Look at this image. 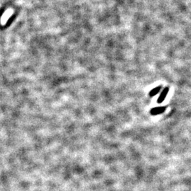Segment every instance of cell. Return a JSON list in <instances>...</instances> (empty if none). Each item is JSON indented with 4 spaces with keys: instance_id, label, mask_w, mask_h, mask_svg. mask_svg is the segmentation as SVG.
<instances>
[{
    "instance_id": "3",
    "label": "cell",
    "mask_w": 191,
    "mask_h": 191,
    "mask_svg": "<svg viewBox=\"0 0 191 191\" xmlns=\"http://www.w3.org/2000/svg\"><path fill=\"white\" fill-rule=\"evenodd\" d=\"M161 87H162L161 86H159V87H157L156 88H154V89H153L152 91L150 92V96H151V97H153V96L156 95V94H158L159 91H160V90L161 89Z\"/></svg>"
},
{
    "instance_id": "2",
    "label": "cell",
    "mask_w": 191,
    "mask_h": 191,
    "mask_svg": "<svg viewBox=\"0 0 191 191\" xmlns=\"http://www.w3.org/2000/svg\"><path fill=\"white\" fill-rule=\"evenodd\" d=\"M166 109V106H160V107H156V108H152L151 110L150 113L152 115H156L161 114V113H163L164 112Z\"/></svg>"
},
{
    "instance_id": "1",
    "label": "cell",
    "mask_w": 191,
    "mask_h": 191,
    "mask_svg": "<svg viewBox=\"0 0 191 191\" xmlns=\"http://www.w3.org/2000/svg\"><path fill=\"white\" fill-rule=\"evenodd\" d=\"M169 91V88L168 87H165L164 89H163V91H161V93L160 94V96H159L158 100H157V103H158V104H161V103L164 100L166 97V96L168 95Z\"/></svg>"
}]
</instances>
